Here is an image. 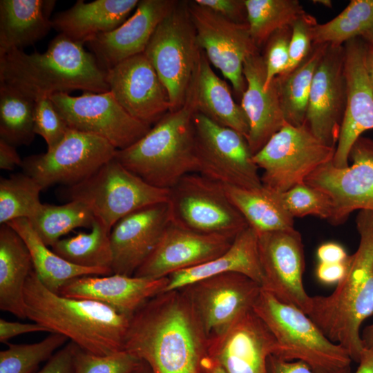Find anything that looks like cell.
Masks as SVG:
<instances>
[{
  "label": "cell",
  "mask_w": 373,
  "mask_h": 373,
  "mask_svg": "<svg viewBox=\"0 0 373 373\" xmlns=\"http://www.w3.org/2000/svg\"><path fill=\"white\" fill-rule=\"evenodd\" d=\"M76 345L70 341L57 350L45 365L35 373H73V354Z\"/></svg>",
  "instance_id": "48"
},
{
  "label": "cell",
  "mask_w": 373,
  "mask_h": 373,
  "mask_svg": "<svg viewBox=\"0 0 373 373\" xmlns=\"http://www.w3.org/2000/svg\"><path fill=\"white\" fill-rule=\"evenodd\" d=\"M131 373H153L151 367L144 361L142 363Z\"/></svg>",
  "instance_id": "58"
},
{
  "label": "cell",
  "mask_w": 373,
  "mask_h": 373,
  "mask_svg": "<svg viewBox=\"0 0 373 373\" xmlns=\"http://www.w3.org/2000/svg\"><path fill=\"white\" fill-rule=\"evenodd\" d=\"M335 151L319 140L305 122L298 126L286 123L253 160L263 170L262 185L283 193L303 183L318 167L332 161Z\"/></svg>",
  "instance_id": "10"
},
{
  "label": "cell",
  "mask_w": 373,
  "mask_h": 373,
  "mask_svg": "<svg viewBox=\"0 0 373 373\" xmlns=\"http://www.w3.org/2000/svg\"><path fill=\"white\" fill-rule=\"evenodd\" d=\"M251 37L259 49L278 30L305 12L297 0H244Z\"/></svg>",
  "instance_id": "38"
},
{
  "label": "cell",
  "mask_w": 373,
  "mask_h": 373,
  "mask_svg": "<svg viewBox=\"0 0 373 373\" xmlns=\"http://www.w3.org/2000/svg\"><path fill=\"white\" fill-rule=\"evenodd\" d=\"M258 237L261 288L307 314L311 296L303 285L305 260L301 234L293 228L259 233Z\"/></svg>",
  "instance_id": "17"
},
{
  "label": "cell",
  "mask_w": 373,
  "mask_h": 373,
  "mask_svg": "<svg viewBox=\"0 0 373 373\" xmlns=\"http://www.w3.org/2000/svg\"><path fill=\"white\" fill-rule=\"evenodd\" d=\"M142 362L124 350L109 355H97L76 345L73 373H131Z\"/></svg>",
  "instance_id": "43"
},
{
  "label": "cell",
  "mask_w": 373,
  "mask_h": 373,
  "mask_svg": "<svg viewBox=\"0 0 373 373\" xmlns=\"http://www.w3.org/2000/svg\"><path fill=\"white\" fill-rule=\"evenodd\" d=\"M278 352L274 335L253 310L243 314L224 335L209 345V358L227 373H267V358Z\"/></svg>",
  "instance_id": "23"
},
{
  "label": "cell",
  "mask_w": 373,
  "mask_h": 373,
  "mask_svg": "<svg viewBox=\"0 0 373 373\" xmlns=\"http://www.w3.org/2000/svg\"><path fill=\"white\" fill-rule=\"evenodd\" d=\"M203 373H227L225 370L216 362L211 358L207 360Z\"/></svg>",
  "instance_id": "57"
},
{
  "label": "cell",
  "mask_w": 373,
  "mask_h": 373,
  "mask_svg": "<svg viewBox=\"0 0 373 373\" xmlns=\"http://www.w3.org/2000/svg\"><path fill=\"white\" fill-rule=\"evenodd\" d=\"M361 339L364 347H373V323L363 329Z\"/></svg>",
  "instance_id": "56"
},
{
  "label": "cell",
  "mask_w": 373,
  "mask_h": 373,
  "mask_svg": "<svg viewBox=\"0 0 373 373\" xmlns=\"http://www.w3.org/2000/svg\"><path fill=\"white\" fill-rule=\"evenodd\" d=\"M314 3H317L321 4V5H323L325 7H327V8H331L332 7V1H329V0H318V1H314Z\"/></svg>",
  "instance_id": "60"
},
{
  "label": "cell",
  "mask_w": 373,
  "mask_h": 373,
  "mask_svg": "<svg viewBox=\"0 0 373 373\" xmlns=\"http://www.w3.org/2000/svg\"><path fill=\"white\" fill-rule=\"evenodd\" d=\"M181 289L189 299L209 345L224 335L243 314L252 310L262 288L245 275L227 273Z\"/></svg>",
  "instance_id": "13"
},
{
  "label": "cell",
  "mask_w": 373,
  "mask_h": 373,
  "mask_svg": "<svg viewBox=\"0 0 373 373\" xmlns=\"http://www.w3.org/2000/svg\"><path fill=\"white\" fill-rule=\"evenodd\" d=\"M26 317L97 355L124 350L131 317L99 302L68 298L48 289L32 269L24 289Z\"/></svg>",
  "instance_id": "4"
},
{
  "label": "cell",
  "mask_w": 373,
  "mask_h": 373,
  "mask_svg": "<svg viewBox=\"0 0 373 373\" xmlns=\"http://www.w3.org/2000/svg\"><path fill=\"white\" fill-rule=\"evenodd\" d=\"M291 34V26L284 27L271 35L265 44L262 55L265 66V89L285 71L288 65Z\"/></svg>",
  "instance_id": "46"
},
{
  "label": "cell",
  "mask_w": 373,
  "mask_h": 373,
  "mask_svg": "<svg viewBox=\"0 0 373 373\" xmlns=\"http://www.w3.org/2000/svg\"><path fill=\"white\" fill-rule=\"evenodd\" d=\"M364 62L367 75L373 87V44L366 42Z\"/></svg>",
  "instance_id": "55"
},
{
  "label": "cell",
  "mask_w": 373,
  "mask_h": 373,
  "mask_svg": "<svg viewBox=\"0 0 373 373\" xmlns=\"http://www.w3.org/2000/svg\"><path fill=\"white\" fill-rule=\"evenodd\" d=\"M349 258L343 262H318L315 270L316 277L318 280L326 285H337L345 277L347 271Z\"/></svg>",
  "instance_id": "51"
},
{
  "label": "cell",
  "mask_w": 373,
  "mask_h": 373,
  "mask_svg": "<svg viewBox=\"0 0 373 373\" xmlns=\"http://www.w3.org/2000/svg\"><path fill=\"white\" fill-rule=\"evenodd\" d=\"M224 186L231 201L258 234L294 228V218L281 204L278 192L263 185L256 189Z\"/></svg>",
  "instance_id": "33"
},
{
  "label": "cell",
  "mask_w": 373,
  "mask_h": 373,
  "mask_svg": "<svg viewBox=\"0 0 373 373\" xmlns=\"http://www.w3.org/2000/svg\"><path fill=\"white\" fill-rule=\"evenodd\" d=\"M344 60V45H327L314 73L305 119L319 140L335 148L346 104Z\"/></svg>",
  "instance_id": "19"
},
{
  "label": "cell",
  "mask_w": 373,
  "mask_h": 373,
  "mask_svg": "<svg viewBox=\"0 0 373 373\" xmlns=\"http://www.w3.org/2000/svg\"><path fill=\"white\" fill-rule=\"evenodd\" d=\"M48 332L45 327L34 323H23L20 322H12L0 318V342L5 343L10 339L19 335L32 332Z\"/></svg>",
  "instance_id": "50"
},
{
  "label": "cell",
  "mask_w": 373,
  "mask_h": 373,
  "mask_svg": "<svg viewBox=\"0 0 373 373\" xmlns=\"http://www.w3.org/2000/svg\"><path fill=\"white\" fill-rule=\"evenodd\" d=\"M343 45L346 104L332 160L339 169L349 166L352 146L364 132L373 129V87L364 62L366 42L357 37Z\"/></svg>",
  "instance_id": "20"
},
{
  "label": "cell",
  "mask_w": 373,
  "mask_h": 373,
  "mask_svg": "<svg viewBox=\"0 0 373 373\" xmlns=\"http://www.w3.org/2000/svg\"><path fill=\"white\" fill-rule=\"evenodd\" d=\"M33 269L30 251L8 224L0 226V309L26 318L24 289Z\"/></svg>",
  "instance_id": "30"
},
{
  "label": "cell",
  "mask_w": 373,
  "mask_h": 373,
  "mask_svg": "<svg viewBox=\"0 0 373 373\" xmlns=\"http://www.w3.org/2000/svg\"><path fill=\"white\" fill-rule=\"evenodd\" d=\"M68 340L62 334L50 332L39 342L7 343L8 348L0 352V373H35L39 364L48 361Z\"/></svg>",
  "instance_id": "41"
},
{
  "label": "cell",
  "mask_w": 373,
  "mask_h": 373,
  "mask_svg": "<svg viewBox=\"0 0 373 373\" xmlns=\"http://www.w3.org/2000/svg\"><path fill=\"white\" fill-rule=\"evenodd\" d=\"M316 256L319 262L338 263L345 262L350 255L345 248L338 242H327L317 249Z\"/></svg>",
  "instance_id": "52"
},
{
  "label": "cell",
  "mask_w": 373,
  "mask_h": 373,
  "mask_svg": "<svg viewBox=\"0 0 373 373\" xmlns=\"http://www.w3.org/2000/svg\"><path fill=\"white\" fill-rule=\"evenodd\" d=\"M278 197L284 208L294 218L315 216L329 221L332 215L333 207L329 197L305 182L278 193Z\"/></svg>",
  "instance_id": "42"
},
{
  "label": "cell",
  "mask_w": 373,
  "mask_h": 373,
  "mask_svg": "<svg viewBox=\"0 0 373 373\" xmlns=\"http://www.w3.org/2000/svg\"><path fill=\"white\" fill-rule=\"evenodd\" d=\"M246 88L242 108L249 126L247 140L254 155L285 124L276 77L265 89V66L259 51L249 55L243 65Z\"/></svg>",
  "instance_id": "26"
},
{
  "label": "cell",
  "mask_w": 373,
  "mask_h": 373,
  "mask_svg": "<svg viewBox=\"0 0 373 373\" xmlns=\"http://www.w3.org/2000/svg\"><path fill=\"white\" fill-rule=\"evenodd\" d=\"M169 278L153 279L119 274L73 278L58 290L65 297L91 300L131 317L147 301L164 291Z\"/></svg>",
  "instance_id": "25"
},
{
  "label": "cell",
  "mask_w": 373,
  "mask_h": 373,
  "mask_svg": "<svg viewBox=\"0 0 373 373\" xmlns=\"http://www.w3.org/2000/svg\"><path fill=\"white\" fill-rule=\"evenodd\" d=\"M348 166L336 168L330 161L309 175L305 182L327 194L333 211L329 222L343 223L356 210L373 211V140L361 136L352 146Z\"/></svg>",
  "instance_id": "15"
},
{
  "label": "cell",
  "mask_w": 373,
  "mask_h": 373,
  "mask_svg": "<svg viewBox=\"0 0 373 373\" xmlns=\"http://www.w3.org/2000/svg\"><path fill=\"white\" fill-rule=\"evenodd\" d=\"M50 98L69 128L102 137L117 150L131 146L151 128L129 115L110 91L75 97L60 93Z\"/></svg>",
  "instance_id": "14"
},
{
  "label": "cell",
  "mask_w": 373,
  "mask_h": 373,
  "mask_svg": "<svg viewBox=\"0 0 373 373\" xmlns=\"http://www.w3.org/2000/svg\"><path fill=\"white\" fill-rule=\"evenodd\" d=\"M171 223L168 202L140 209L120 219L110 233L113 274L133 276Z\"/></svg>",
  "instance_id": "22"
},
{
  "label": "cell",
  "mask_w": 373,
  "mask_h": 373,
  "mask_svg": "<svg viewBox=\"0 0 373 373\" xmlns=\"http://www.w3.org/2000/svg\"><path fill=\"white\" fill-rule=\"evenodd\" d=\"M91 231L61 238L51 249L68 262L84 267L111 269V231L95 219Z\"/></svg>",
  "instance_id": "35"
},
{
  "label": "cell",
  "mask_w": 373,
  "mask_h": 373,
  "mask_svg": "<svg viewBox=\"0 0 373 373\" xmlns=\"http://www.w3.org/2000/svg\"><path fill=\"white\" fill-rule=\"evenodd\" d=\"M198 173L225 186H262L247 138L195 111L193 117Z\"/></svg>",
  "instance_id": "11"
},
{
  "label": "cell",
  "mask_w": 373,
  "mask_h": 373,
  "mask_svg": "<svg viewBox=\"0 0 373 373\" xmlns=\"http://www.w3.org/2000/svg\"><path fill=\"white\" fill-rule=\"evenodd\" d=\"M35 100L18 89L0 84V138L14 145L34 139Z\"/></svg>",
  "instance_id": "36"
},
{
  "label": "cell",
  "mask_w": 373,
  "mask_h": 373,
  "mask_svg": "<svg viewBox=\"0 0 373 373\" xmlns=\"http://www.w3.org/2000/svg\"><path fill=\"white\" fill-rule=\"evenodd\" d=\"M193 85L197 111L247 138L249 126L242 108L234 101L227 83L214 73L202 50L200 54Z\"/></svg>",
  "instance_id": "31"
},
{
  "label": "cell",
  "mask_w": 373,
  "mask_h": 373,
  "mask_svg": "<svg viewBox=\"0 0 373 373\" xmlns=\"http://www.w3.org/2000/svg\"><path fill=\"white\" fill-rule=\"evenodd\" d=\"M317 24L316 18L306 12L291 23L289 63L280 75L291 73L309 55L313 47L314 30Z\"/></svg>",
  "instance_id": "45"
},
{
  "label": "cell",
  "mask_w": 373,
  "mask_h": 373,
  "mask_svg": "<svg viewBox=\"0 0 373 373\" xmlns=\"http://www.w3.org/2000/svg\"><path fill=\"white\" fill-rule=\"evenodd\" d=\"M137 0H78L52 19V28L75 42L84 44L98 35L121 26L137 7Z\"/></svg>",
  "instance_id": "28"
},
{
  "label": "cell",
  "mask_w": 373,
  "mask_h": 373,
  "mask_svg": "<svg viewBox=\"0 0 373 373\" xmlns=\"http://www.w3.org/2000/svg\"><path fill=\"white\" fill-rule=\"evenodd\" d=\"M109 91L133 117L151 126L171 111L167 91L143 52L106 71Z\"/></svg>",
  "instance_id": "18"
},
{
  "label": "cell",
  "mask_w": 373,
  "mask_h": 373,
  "mask_svg": "<svg viewBox=\"0 0 373 373\" xmlns=\"http://www.w3.org/2000/svg\"><path fill=\"white\" fill-rule=\"evenodd\" d=\"M117 150L102 137L69 128L51 150L24 158L22 168L43 189L56 184L69 186L89 178L113 159Z\"/></svg>",
  "instance_id": "12"
},
{
  "label": "cell",
  "mask_w": 373,
  "mask_h": 373,
  "mask_svg": "<svg viewBox=\"0 0 373 373\" xmlns=\"http://www.w3.org/2000/svg\"><path fill=\"white\" fill-rule=\"evenodd\" d=\"M174 0H142L134 14L115 30L86 44L105 71L144 52L156 28L177 3Z\"/></svg>",
  "instance_id": "24"
},
{
  "label": "cell",
  "mask_w": 373,
  "mask_h": 373,
  "mask_svg": "<svg viewBox=\"0 0 373 373\" xmlns=\"http://www.w3.org/2000/svg\"><path fill=\"white\" fill-rule=\"evenodd\" d=\"M328 44L313 45L305 59L286 75L276 77L281 108L286 123L305 122L310 89L316 68Z\"/></svg>",
  "instance_id": "34"
},
{
  "label": "cell",
  "mask_w": 373,
  "mask_h": 373,
  "mask_svg": "<svg viewBox=\"0 0 373 373\" xmlns=\"http://www.w3.org/2000/svg\"><path fill=\"white\" fill-rule=\"evenodd\" d=\"M236 237L200 233L171 222L133 276L158 279L200 265L224 252Z\"/></svg>",
  "instance_id": "21"
},
{
  "label": "cell",
  "mask_w": 373,
  "mask_h": 373,
  "mask_svg": "<svg viewBox=\"0 0 373 373\" xmlns=\"http://www.w3.org/2000/svg\"><path fill=\"white\" fill-rule=\"evenodd\" d=\"M201 50L187 1H178L156 28L144 52L167 91L171 111L185 103Z\"/></svg>",
  "instance_id": "8"
},
{
  "label": "cell",
  "mask_w": 373,
  "mask_h": 373,
  "mask_svg": "<svg viewBox=\"0 0 373 373\" xmlns=\"http://www.w3.org/2000/svg\"><path fill=\"white\" fill-rule=\"evenodd\" d=\"M0 84L33 99L73 90L109 91L106 71L83 44L59 34L44 52L15 49L0 55Z\"/></svg>",
  "instance_id": "3"
},
{
  "label": "cell",
  "mask_w": 373,
  "mask_h": 373,
  "mask_svg": "<svg viewBox=\"0 0 373 373\" xmlns=\"http://www.w3.org/2000/svg\"><path fill=\"white\" fill-rule=\"evenodd\" d=\"M194 2L228 20L247 23L244 0H195Z\"/></svg>",
  "instance_id": "47"
},
{
  "label": "cell",
  "mask_w": 373,
  "mask_h": 373,
  "mask_svg": "<svg viewBox=\"0 0 373 373\" xmlns=\"http://www.w3.org/2000/svg\"><path fill=\"white\" fill-rule=\"evenodd\" d=\"M124 350L153 373H203L209 343L183 291L162 292L130 319Z\"/></svg>",
  "instance_id": "1"
},
{
  "label": "cell",
  "mask_w": 373,
  "mask_h": 373,
  "mask_svg": "<svg viewBox=\"0 0 373 373\" xmlns=\"http://www.w3.org/2000/svg\"><path fill=\"white\" fill-rule=\"evenodd\" d=\"M22 165L23 160L17 152L15 146L0 138V169L12 171L17 166L22 167Z\"/></svg>",
  "instance_id": "53"
},
{
  "label": "cell",
  "mask_w": 373,
  "mask_h": 373,
  "mask_svg": "<svg viewBox=\"0 0 373 373\" xmlns=\"http://www.w3.org/2000/svg\"><path fill=\"white\" fill-rule=\"evenodd\" d=\"M356 224L359 244L350 256L345 277L331 294L311 296L307 315L327 338L358 362L364 348L360 328L373 314V211H359Z\"/></svg>",
  "instance_id": "2"
},
{
  "label": "cell",
  "mask_w": 373,
  "mask_h": 373,
  "mask_svg": "<svg viewBox=\"0 0 373 373\" xmlns=\"http://www.w3.org/2000/svg\"><path fill=\"white\" fill-rule=\"evenodd\" d=\"M28 220L42 241L52 246L76 228H91L95 217L84 203L72 200L62 205L42 204Z\"/></svg>",
  "instance_id": "37"
},
{
  "label": "cell",
  "mask_w": 373,
  "mask_h": 373,
  "mask_svg": "<svg viewBox=\"0 0 373 373\" xmlns=\"http://www.w3.org/2000/svg\"><path fill=\"white\" fill-rule=\"evenodd\" d=\"M187 5L200 48L242 96L246 88L244 62L249 55L259 51L247 23L228 20L194 1H187Z\"/></svg>",
  "instance_id": "16"
},
{
  "label": "cell",
  "mask_w": 373,
  "mask_h": 373,
  "mask_svg": "<svg viewBox=\"0 0 373 373\" xmlns=\"http://www.w3.org/2000/svg\"><path fill=\"white\" fill-rule=\"evenodd\" d=\"M361 38L367 43L373 44V28L363 35Z\"/></svg>",
  "instance_id": "59"
},
{
  "label": "cell",
  "mask_w": 373,
  "mask_h": 373,
  "mask_svg": "<svg viewBox=\"0 0 373 373\" xmlns=\"http://www.w3.org/2000/svg\"><path fill=\"white\" fill-rule=\"evenodd\" d=\"M195 111L193 80L185 103L164 115L133 144L117 150L115 158L149 184L170 189L184 175L198 173Z\"/></svg>",
  "instance_id": "5"
},
{
  "label": "cell",
  "mask_w": 373,
  "mask_h": 373,
  "mask_svg": "<svg viewBox=\"0 0 373 373\" xmlns=\"http://www.w3.org/2000/svg\"><path fill=\"white\" fill-rule=\"evenodd\" d=\"M252 310L276 338L279 346L277 356L301 361L316 373H333L350 367L352 360L348 352L327 338L298 307L278 300L262 289Z\"/></svg>",
  "instance_id": "6"
},
{
  "label": "cell",
  "mask_w": 373,
  "mask_h": 373,
  "mask_svg": "<svg viewBox=\"0 0 373 373\" xmlns=\"http://www.w3.org/2000/svg\"><path fill=\"white\" fill-rule=\"evenodd\" d=\"M267 373H316L301 361H287L276 355H270L267 361ZM333 373H350V367Z\"/></svg>",
  "instance_id": "49"
},
{
  "label": "cell",
  "mask_w": 373,
  "mask_h": 373,
  "mask_svg": "<svg viewBox=\"0 0 373 373\" xmlns=\"http://www.w3.org/2000/svg\"><path fill=\"white\" fill-rule=\"evenodd\" d=\"M6 224L21 237L31 255L35 272L53 292L57 293L62 285L77 277L113 274L110 269L80 267L60 257L42 241L27 218L15 219Z\"/></svg>",
  "instance_id": "32"
},
{
  "label": "cell",
  "mask_w": 373,
  "mask_h": 373,
  "mask_svg": "<svg viewBox=\"0 0 373 373\" xmlns=\"http://www.w3.org/2000/svg\"><path fill=\"white\" fill-rule=\"evenodd\" d=\"M61 196L84 203L95 219L111 231L124 216L167 202L169 189L154 186L128 170L115 157L84 181L66 186Z\"/></svg>",
  "instance_id": "7"
},
{
  "label": "cell",
  "mask_w": 373,
  "mask_h": 373,
  "mask_svg": "<svg viewBox=\"0 0 373 373\" xmlns=\"http://www.w3.org/2000/svg\"><path fill=\"white\" fill-rule=\"evenodd\" d=\"M355 373H373V347H364Z\"/></svg>",
  "instance_id": "54"
},
{
  "label": "cell",
  "mask_w": 373,
  "mask_h": 373,
  "mask_svg": "<svg viewBox=\"0 0 373 373\" xmlns=\"http://www.w3.org/2000/svg\"><path fill=\"white\" fill-rule=\"evenodd\" d=\"M54 0L0 1V55L31 45L52 28Z\"/></svg>",
  "instance_id": "29"
},
{
  "label": "cell",
  "mask_w": 373,
  "mask_h": 373,
  "mask_svg": "<svg viewBox=\"0 0 373 373\" xmlns=\"http://www.w3.org/2000/svg\"><path fill=\"white\" fill-rule=\"evenodd\" d=\"M227 273L245 275L260 287L262 285L258 237L249 226L239 233L231 246L214 259L169 276V284L164 292L180 289L199 280Z\"/></svg>",
  "instance_id": "27"
},
{
  "label": "cell",
  "mask_w": 373,
  "mask_h": 373,
  "mask_svg": "<svg viewBox=\"0 0 373 373\" xmlns=\"http://www.w3.org/2000/svg\"><path fill=\"white\" fill-rule=\"evenodd\" d=\"M69 127L50 97L35 99L34 131L46 142L51 150L64 137Z\"/></svg>",
  "instance_id": "44"
},
{
  "label": "cell",
  "mask_w": 373,
  "mask_h": 373,
  "mask_svg": "<svg viewBox=\"0 0 373 373\" xmlns=\"http://www.w3.org/2000/svg\"><path fill=\"white\" fill-rule=\"evenodd\" d=\"M41 186L28 174L16 173L0 179V223L32 218L41 208Z\"/></svg>",
  "instance_id": "40"
},
{
  "label": "cell",
  "mask_w": 373,
  "mask_h": 373,
  "mask_svg": "<svg viewBox=\"0 0 373 373\" xmlns=\"http://www.w3.org/2000/svg\"><path fill=\"white\" fill-rule=\"evenodd\" d=\"M373 28V0H352L336 17L317 24L313 45L342 46Z\"/></svg>",
  "instance_id": "39"
},
{
  "label": "cell",
  "mask_w": 373,
  "mask_h": 373,
  "mask_svg": "<svg viewBox=\"0 0 373 373\" xmlns=\"http://www.w3.org/2000/svg\"><path fill=\"white\" fill-rule=\"evenodd\" d=\"M173 224L204 234L236 237L249 227L224 184L198 173L182 177L169 189Z\"/></svg>",
  "instance_id": "9"
}]
</instances>
